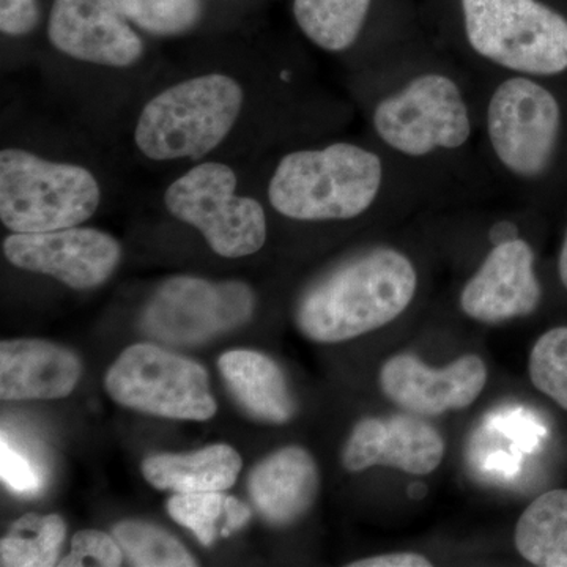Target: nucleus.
Returning a JSON list of instances; mask_svg holds the SVG:
<instances>
[{"instance_id":"f257e3e1","label":"nucleus","mask_w":567,"mask_h":567,"mask_svg":"<svg viewBox=\"0 0 567 567\" xmlns=\"http://www.w3.org/2000/svg\"><path fill=\"white\" fill-rule=\"evenodd\" d=\"M412 260L393 248H372L342 260L301 293L295 320L320 344H338L393 322L415 298Z\"/></svg>"},{"instance_id":"f03ea898","label":"nucleus","mask_w":567,"mask_h":567,"mask_svg":"<svg viewBox=\"0 0 567 567\" xmlns=\"http://www.w3.org/2000/svg\"><path fill=\"white\" fill-rule=\"evenodd\" d=\"M382 183L377 153L334 142L284 155L268 183V200L295 221H346L372 207Z\"/></svg>"},{"instance_id":"7ed1b4c3","label":"nucleus","mask_w":567,"mask_h":567,"mask_svg":"<svg viewBox=\"0 0 567 567\" xmlns=\"http://www.w3.org/2000/svg\"><path fill=\"white\" fill-rule=\"evenodd\" d=\"M245 99V89L229 74L175 82L142 107L134 144L151 162H200L234 132Z\"/></svg>"},{"instance_id":"20e7f679","label":"nucleus","mask_w":567,"mask_h":567,"mask_svg":"<svg viewBox=\"0 0 567 567\" xmlns=\"http://www.w3.org/2000/svg\"><path fill=\"white\" fill-rule=\"evenodd\" d=\"M100 203L102 188L87 167L52 162L24 148L0 152V219L11 233L81 226Z\"/></svg>"},{"instance_id":"39448f33","label":"nucleus","mask_w":567,"mask_h":567,"mask_svg":"<svg viewBox=\"0 0 567 567\" xmlns=\"http://www.w3.org/2000/svg\"><path fill=\"white\" fill-rule=\"evenodd\" d=\"M465 35L481 58L529 76L567 70V20L539 0H462Z\"/></svg>"},{"instance_id":"423d86ee","label":"nucleus","mask_w":567,"mask_h":567,"mask_svg":"<svg viewBox=\"0 0 567 567\" xmlns=\"http://www.w3.org/2000/svg\"><path fill=\"white\" fill-rule=\"evenodd\" d=\"M237 175L219 162H204L167 186L164 205L178 221L204 235L224 259L252 256L267 241V215L260 203L237 194Z\"/></svg>"},{"instance_id":"0eeeda50","label":"nucleus","mask_w":567,"mask_h":567,"mask_svg":"<svg viewBox=\"0 0 567 567\" xmlns=\"http://www.w3.org/2000/svg\"><path fill=\"white\" fill-rule=\"evenodd\" d=\"M104 388L126 409L169 420L207 421L218 410L203 365L158 346L128 347L106 372Z\"/></svg>"},{"instance_id":"6e6552de","label":"nucleus","mask_w":567,"mask_h":567,"mask_svg":"<svg viewBox=\"0 0 567 567\" xmlns=\"http://www.w3.org/2000/svg\"><path fill=\"white\" fill-rule=\"evenodd\" d=\"M374 128L388 147L417 158L461 148L472 136V118L456 82L425 73L377 104Z\"/></svg>"},{"instance_id":"1a4fd4ad","label":"nucleus","mask_w":567,"mask_h":567,"mask_svg":"<svg viewBox=\"0 0 567 567\" xmlns=\"http://www.w3.org/2000/svg\"><path fill=\"white\" fill-rule=\"evenodd\" d=\"M254 306L248 284L175 276L145 306L141 327L164 344L199 346L248 322Z\"/></svg>"},{"instance_id":"9d476101","label":"nucleus","mask_w":567,"mask_h":567,"mask_svg":"<svg viewBox=\"0 0 567 567\" xmlns=\"http://www.w3.org/2000/svg\"><path fill=\"white\" fill-rule=\"evenodd\" d=\"M561 111L554 93L527 76L509 78L487 106V133L498 162L520 178L546 173L554 158Z\"/></svg>"},{"instance_id":"9b49d317","label":"nucleus","mask_w":567,"mask_h":567,"mask_svg":"<svg viewBox=\"0 0 567 567\" xmlns=\"http://www.w3.org/2000/svg\"><path fill=\"white\" fill-rule=\"evenodd\" d=\"M2 248L14 267L51 276L76 290L102 286L115 274L123 256L112 235L80 226L51 233H11Z\"/></svg>"},{"instance_id":"f8f14e48","label":"nucleus","mask_w":567,"mask_h":567,"mask_svg":"<svg viewBox=\"0 0 567 567\" xmlns=\"http://www.w3.org/2000/svg\"><path fill=\"white\" fill-rule=\"evenodd\" d=\"M48 40L66 58L107 69H132L144 40L115 0H52Z\"/></svg>"},{"instance_id":"ddd939ff","label":"nucleus","mask_w":567,"mask_h":567,"mask_svg":"<svg viewBox=\"0 0 567 567\" xmlns=\"http://www.w3.org/2000/svg\"><path fill=\"white\" fill-rule=\"evenodd\" d=\"M487 385V365L464 354L445 368H431L416 354L390 358L380 371V388L393 404L417 416H440L473 404Z\"/></svg>"},{"instance_id":"4468645a","label":"nucleus","mask_w":567,"mask_h":567,"mask_svg":"<svg viewBox=\"0 0 567 567\" xmlns=\"http://www.w3.org/2000/svg\"><path fill=\"white\" fill-rule=\"evenodd\" d=\"M445 440L434 425L413 413L358 421L342 451L347 472L390 466L409 475H431L445 457Z\"/></svg>"},{"instance_id":"2eb2a0df","label":"nucleus","mask_w":567,"mask_h":567,"mask_svg":"<svg viewBox=\"0 0 567 567\" xmlns=\"http://www.w3.org/2000/svg\"><path fill=\"white\" fill-rule=\"evenodd\" d=\"M540 303L535 252L520 238L496 244L461 292V309L481 323L532 315Z\"/></svg>"},{"instance_id":"dca6fc26","label":"nucleus","mask_w":567,"mask_h":567,"mask_svg":"<svg viewBox=\"0 0 567 567\" xmlns=\"http://www.w3.org/2000/svg\"><path fill=\"white\" fill-rule=\"evenodd\" d=\"M82 374L80 358L65 347L17 339L0 344V398L51 401L73 393Z\"/></svg>"},{"instance_id":"f3484780","label":"nucleus","mask_w":567,"mask_h":567,"mask_svg":"<svg viewBox=\"0 0 567 567\" xmlns=\"http://www.w3.org/2000/svg\"><path fill=\"white\" fill-rule=\"evenodd\" d=\"M248 487L260 516L275 527H287L315 505L319 468L305 447H282L254 466Z\"/></svg>"},{"instance_id":"a211bd4d","label":"nucleus","mask_w":567,"mask_h":567,"mask_svg":"<svg viewBox=\"0 0 567 567\" xmlns=\"http://www.w3.org/2000/svg\"><path fill=\"white\" fill-rule=\"evenodd\" d=\"M219 371L238 404L264 423L286 424L297 405L276 361L254 350H230L219 358Z\"/></svg>"},{"instance_id":"6ab92c4d","label":"nucleus","mask_w":567,"mask_h":567,"mask_svg":"<svg viewBox=\"0 0 567 567\" xmlns=\"http://www.w3.org/2000/svg\"><path fill=\"white\" fill-rule=\"evenodd\" d=\"M240 454L229 445H212L189 454H156L142 462V475L159 491L175 494L224 492L240 475Z\"/></svg>"},{"instance_id":"aec40b11","label":"nucleus","mask_w":567,"mask_h":567,"mask_svg":"<svg viewBox=\"0 0 567 567\" xmlns=\"http://www.w3.org/2000/svg\"><path fill=\"white\" fill-rule=\"evenodd\" d=\"M514 544L532 565L567 567L566 488L537 496L518 518Z\"/></svg>"},{"instance_id":"412c9836","label":"nucleus","mask_w":567,"mask_h":567,"mask_svg":"<svg viewBox=\"0 0 567 567\" xmlns=\"http://www.w3.org/2000/svg\"><path fill=\"white\" fill-rule=\"evenodd\" d=\"M372 0H293V18L306 39L327 52L350 50L363 32Z\"/></svg>"},{"instance_id":"4be33fe9","label":"nucleus","mask_w":567,"mask_h":567,"mask_svg":"<svg viewBox=\"0 0 567 567\" xmlns=\"http://www.w3.org/2000/svg\"><path fill=\"white\" fill-rule=\"evenodd\" d=\"M167 513L204 547H210L218 537L234 535L251 518V511L244 502L223 492L175 494L167 503Z\"/></svg>"},{"instance_id":"5701e85b","label":"nucleus","mask_w":567,"mask_h":567,"mask_svg":"<svg viewBox=\"0 0 567 567\" xmlns=\"http://www.w3.org/2000/svg\"><path fill=\"white\" fill-rule=\"evenodd\" d=\"M66 524L58 514H25L0 543L3 567H50L59 565Z\"/></svg>"},{"instance_id":"b1692460","label":"nucleus","mask_w":567,"mask_h":567,"mask_svg":"<svg viewBox=\"0 0 567 567\" xmlns=\"http://www.w3.org/2000/svg\"><path fill=\"white\" fill-rule=\"evenodd\" d=\"M112 536L122 547L123 555L133 566L193 567L196 559L163 528L140 520H125L115 525Z\"/></svg>"},{"instance_id":"393cba45","label":"nucleus","mask_w":567,"mask_h":567,"mask_svg":"<svg viewBox=\"0 0 567 567\" xmlns=\"http://www.w3.org/2000/svg\"><path fill=\"white\" fill-rule=\"evenodd\" d=\"M134 28L159 39L186 35L204 18V0H115Z\"/></svg>"},{"instance_id":"a878e982","label":"nucleus","mask_w":567,"mask_h":567,"mask_svg":"<svg viewBox=\"0 0 567 567\" xmlns=\"http://www.w3.org/2000/svg\"><path fill=\"white\" fill-rule=\"evenodd\" d=\"M528 371L536 390L567 410V327L554 328L537 339Z\"/></svg>"},{"instance_id":"bb28decb","label":"nucleus","mask_w":567,"mask_h":567,"mask_svg":"<svg viewBox=\"0 0 567 567\" xmlns=\"http://www.w3.org/2000/svg\"><path fill=\"white\" fill-rule=\"evenodd\" d=\"M123 563V550L115 537L99 529L78 532L71 539V551L59 561L61 567H115Z\"/></svg>"},{"instance_id":"cd10ccee","label":"nucleus","mask_w":567,"mask_h":567,"mask_svg":"<svg viewBox=\"0 0 567 567\" xmlns=\"http://www.w3.org/2000/svg\"><path fill=\"white\" fill-rule=\"evenodd\" d=\"M0 476L3 484L18 495H35L43 487V475L39 466L11 445L6 431L0 442Z\"/></svg>"},{"instance_id":"c85d7f7f","label":"nucleus","mask_w":567,"mask_h":567,"mask_svg":"<svg viewBox=\"0 0 567 567\" xmlns=\"http://www.w3.org/2000/svg\"><path fill=\"white\" fill-rule=\"evenodd\" d=\"M41 21L39 0H0V31L3 35H31Z\"/></svg>"},{"instance_id":"c756f323","label":"nucleus","mask_w":567,"mask_h":567,"mask_svg":"<svg viewBox=\"0 0 567 567\" xmlns=\"http://www.w3.org/2000/svg\"><path fill=\"white\" fill-rule=\"evenodd\" d=\"M350 567H431L432 563L424 555L415 551L379 555V557L358 559Z\"/></svg>"},{"instance_id":"7c9ffc66","label":"nucleus","mask_w":567,"mask_h":567,"mask_svg":"<svg viewBox=\"0 0 567 567\" xmlns=\"http://www.w3.org/2000/svg\"><path fill=\"white\" fill-rule=\"evenodd\" d=\"M558 271L559 279H561L563 286L567 289V233L565 241H563L561 252H559Z\"/></svg>"}]
</instances>
